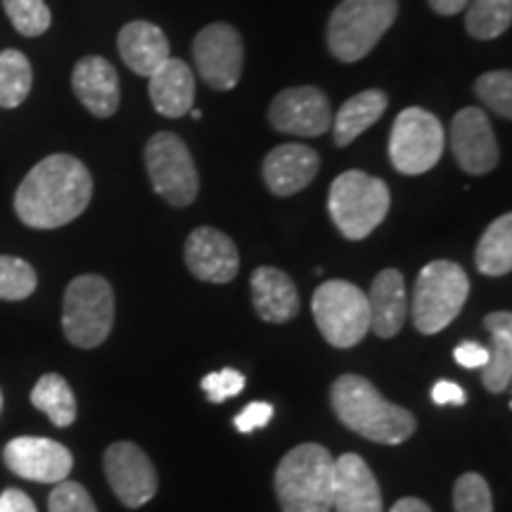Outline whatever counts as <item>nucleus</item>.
Here are the masks:
<instances>
[{"instance_id":"f257e3e1","label":"nucleus","mask_w":512,"mask_h":512,"mask_svg":"<svg viewBox=\"0 0 512 512\" xmlns=\"http://www.w3.org/2000/svg\"><path fill=\"white\" fill-rule=\"evenodd\" d=\"M93 200V176L74 155H48L15 192L17 219L36 230H55L79 219Z\"/></svg>"},{"instance_id":"f03ea898","label":"nucleus","mask_w":512,"mask_h":512,"mask_svg":"<svg viewBox=\"0 0 512 512\" xmlns=\"http://www.w3.org/2000/svg\"><path fill=\"white\" fill-rule=\"evenodd\" d=\"M330 401L344 427L375 444H403L418 427L411 411L384 399L375 384L361 375L337 377L330 389Z\"/></svg>"},{"instance_id":"7ed1b4c3","label":"nucleus","mask_w":512,"mask_h":512,"mask_svg":"<svg viewBox=\"0 0 512 512\" xmlns=\"http://www.w3.org/2000/svg\"><path fill=\"white\" fill-rule=\"evenodd\" d=\"M283 512H332L335 458L325 446H294L273 477Z\"/></svg>"},{"instance_id":"20e7f679","label":"nucleus","mask_w":512,"mask_h":512,"mask_svg":"<svg viewBox=\"0 0 512 512\" xmlns=\"http://www.w3.org/2000/svg\"><path fill=\"white\" fill-rule=\"evenodd\" d=\"M392 192L382 178L366 171H344L330 185L328 211L339 233L347 240H366L387 219Z\"/></svg>"},{"instance_id":"39448f33","label":"nucleus","mask_w":512,"mask_h":512,"mask_svg":"<svg viewBox=\"0 0 512 512\" xmlns=\"http://www.w3.org/2000/svg\"><path fill=\"white\" fill-rule=\"evenodd\" d=\"M399 15V0H342L328 19V50L344 64L375 50Z\"/></svg>"},{"instance_id":"423d86ee","label":"nucleus","mask_w":512,"mask_h":512,"mask_svg":"<svg viewBox=\"0 0 512 512\" xmlns=\"http://www.w3.org/2000/svg\"><path fill=\"white\" fill-rule=\"evenodd\" d=\"M470 297V278L456 261L437 259L422 268L413 287V323L422 335L446 330Z\"/></svg>"},{"instance_id":"0eeeda50","label":"nucleus","mask_w":512,"mask_h":512,"mask_svg":"<svg viewBox=\"0 0 512 512\" xmlns=\"http://www.w3.org/2000/svg\"><path fill=\"white\" fill-rule=\"evenodd\" d=\"M114 290L102 275H79L67 285L62 302V330L79 349H95L114 325Z\"/></svg>"},{"instance_id":"6e6552de","label":"nucleus","mask_w":512,"mask_h":512,"mask_svg":"<svg viewBox=\"0 0 512 512\" xmlns=\"http://www.w3.org/2000/svg\"><path fill=\"white\" fill-rule=\"evenodd\" d=\"M311 313L325 342L335 349H351L370 332L368 297L349 280H328L318 285Z\"/></svg>"},{"instance_id":"1a4fd4ad","label":"nucleus","mask_w":512,"mask_h":512,"mask_svg":"<svg viewBox=\"0 0 512 512\" xmlns=\"http://www.w3.org/2000/svg\"><path fill=\"white\" fill-rule=\"evenodd\" d=\"M444 145L446 131L437 114L422 107H406L394 119L389 162L403 176H422L439 164Z\"/></svg>"},{"instance_id":"9d476101","label":"nucleus","mask_w":512,"mask_h":512,"mask_svg":"<svg viewBox=\"0 0 512 512\" xmlns=\"http://www.w3.org/2000/svg\"><path fill=\"white\" fill-rule=\"evenodd\" d=\"M145 166L152 188L171 207H190L200 192V174L181 136L159 131L145 145Z\"/></svg>"},{"instance_id":"9b49d317","label":"nucleus","mask_w":512,"mask_h":512,"mask_svg":"<svg viewBox=\"0 0 512 512\" xmlns=\"http://www.w3.org/2000/svg\"><path fill=\"white\" fill-rule=\"evenodd\" d=\"M197 74L214 91H233L245 67V46L235 27L226 22L207 24L192 41Z\"/></svg>"},{"instance_id":"f8f14e48","label":"nucleus","mask_w":512,"mask_h":512,"mask_svg":"<svg viewBox=\"0 0 512 512\" xmlns=\"http://www.w3.org/2000/svg\"><path fill=\"white\" fill-rule=\"evenodd\" d=\"M268 121L278 133L297 138H320L332 126L328 95L316 86H294L275 95Z\"/></svg>"},{"instance_id":"ddd939ff","label":"nucleus","mask_w":512,"mask_h":512,"mask_svg":"<svg viewBox=\"0 0 512 512\" xmlns=\"http://www.w3.org/2000/svg\"><path fill=\"white\" fill-rule=\"evenodd\" d=\"M105 477L126 508H143L155 498L159 477L147 453L133 441H117L105 451Z\"/></svg>"},{"instance_id":"4468645a","label":"nucleus","mask_w":512,"mask_h":512,"mask_svg":"<svg viewBox=\"0 0 512 512\" xmlns=\"http://www.w3.org/2000/svg\"><path fill=\"white\" fill-rule=\"evenodd\" d=\"M451 152L465 174L486 176L498 166L501 150L482 107H463L451 121Z\"/></svg>"},{"instance_id":"2eb2a0df","label":"nucleus","mask_w":512,"mask_h":512,"mask_svg":"<svg viewBox=\"0 0 512 512\" xmlns=\"http://www.w3.org/2000/svg\"><path fill=\"white\" fill-rule=\"evenodd\" d=\"M5 465L17 477L41 484H60L74 467L72 451L46 437H17L3 451Z\"/></svg>"},{"instance_id":"dca6fc26","label":"nucleus","mask_w":512,"mask_h":512,"mask_svg":"<svg viewBox=\"0 0 512 512\" xmlns=\"http://www.w3.org/2000/svg\"><path fill=\"white\" fill-rule=\"evenodd\" d=\"M185 266L202 283L228 285L240 271L238 245L219 228L200 226L185 240Z\"/></svg>"},{"instance_id":"f3484780","label":"nucleus","mask_w":512,"mask_h":512,"mask_svg":"<svg viewBox=\"0 0 512 512\" xmlns=\"http://www.w3.org/2000/svg\"><path fill=\"white\" fill-rule=\"evenodd\" d=\"M72 91L76 100L93 117L110 119L117 114L121 102L119 74L110 60L100 55H86L74 64Z\"/></svg>"},{"instance_id":"a211bd4d","label":"nucleus","mask_w":512,"mask_h":512,"mask_svg":"<svg viewBox=\"0 0 512 512\" xmlns=\"http://www.w3.org/2000/svg\"><path fill=\"white\" fill-rule=\"evenodd\" d=\"M320 157L313 147L304 143H283L273 147L264 159L261 174L268 190L278 197H290L309 188L318 176Z\"/></svg>"},{"instance_id":"6ab92c4d","label":"nucleus","mask_w":512,"mask_h":512,"mask_svg":"<svg viewBox=\"0 0 512 512\" xmlns=\"http://www.w3.org/2000/svg\"><path fill=\"white\" fill-rule=\"evenodd\" d=\"M332 508L335 512H384L380 484L366 460L356 453L335 458Z\"/></svg>"},{"instance_id":"aec40b11","label":"nucleus","mask_w":512,"mask_h":512,"mask_svg":"<svg viewBox=\"0 0 512 512\" xmlns=\"http://www.w3.org/2000/svg\"><path fill=\"white\" fill-rule=\"evenodd\" d=\"M117 48L126 67L138 76L155 74L171 57L169 38L147 19H133L124 24L117 36Z\"/></svg>"},{"instance_id":"412c9836","label":"nucleus","mask_w":512,"mask_h":512,"mask_svg":"<svg viewBox=\"0 0 512 512\" xmlns=\"http://www.w3.org/2000/svg\"><path fill=\"white\" fill-rule=\"evenodd\" d=\"M368 309H370V330L377 337L389 339L396 337L406 323L408 316V297L406 280L396 268H384L370 285Z\"/></svg>"},{"instance_id":"4be33fe9","label":"nucleus","mask_w":512,"mask_h":512,"mask_svg":"<svg viewBox=\"0 0 512 512\" xmlns=\"http://www.w3.org/2000/svg\"><path fill=\"white\" fill-rule=\"evenodd\" d=\"M150 102L157 114L166 119H181L195 105V74L188 62L169 57L155 74L147 76Z\"/></svg>"},{"instance_id":"5701e85b","label":"nucleus","mask_w":512,"mask_h":512,"mask_svg":"<svg viewBox=\"0 0 512 512\" xmlns=\"http://www.w3.org/2000/svg\"><path fill=\"white\" fill-rule=\"evenodd\" d=\"M252 304L266 323L283 325L299 313V292L292 278L275 266H259L252 273Z\"/></svg>"},{"instance_id":"b1692460","label":"nucleus","mask_w":512,"mask_h":512,"mask_svg":"<svg viewBox=\"0 0 512 512\" xmlns=\"http://www.w3.org/2000/svg\"><path fill=\"white\" fill-rule=\"evenodd\" d=\"M389 98L384 91L370 88V91L356 93L339 107L332 119V138L337 147H349L356 138H361L370 126H375L387 112Z\"/></svg>"},{"instance_id":"393cba45","label":"nucleus","mask_w":512,"mask_h":512,"mask_svg":"<svg viewBox=\"0 0 512 512\" xmlns=\"http://www.w3.org/2000/svg\"><path fill=\"white\" fill-rule=\"evenodd\" d=\"M477 271L489 278H503L512 271V214H503L484 230L475 249Z\"/></svg>"},{"instance_id":"a878e982","label":"nucleus","mask_w":512,"mask_h":512,"mask_svg":"<svg viewBox=\"0 0 512 512\" xmlns=\"http://www.w3.org/2000/svg\"><path fill=\"white\" fill-rule=\"evenodd\" d=\"M31 403L46 413L55 427H69L76 420V399L67 380L57 373L43 375L31 389Z\"/></svg>"},{"instance_id":"bb28decb","label":"nucleus","mask_w":512,"mask_h":512,"mask_svg":"<svg viewBox=\"0 0 512 512\" xmlns=\"http://www.w3.org/2000/svg\"><path fill=\"white\" fill-rule=\"evenodd\" d=\"M31 86H34V72H31L29 57L15 48L3 50L0 53V107L15 110L29 98Z\"/></svg>"},{"instance_id":"cd10ccee","label":"nucleus","mask_w":512,"mask_h":512,"mask_svg":"<svg viewBox=\"0 0 512 512\" xmlns=\"http://www.w3.org/2000/svg\"><path fill=\"white\" fill-rule=\"evenodd\" d=\"M512 24V0H470L465 12L467 34L477 41H494Z\"/></svg>"},{"instance_id":"c85d7f7f","label":"nucleus","mask_w":512,"mask_h":512,"mask_svg":"<svg viewBox=\"0 0 512 512\" xmlns=\"http://www.w3.org/2000/svg\"><path fill=\"white\" fill-rule=\"evenodd\" d=\"M38 287V275L29 261L17 256H0V299L3 302H22L29 299Z\"/></svg>"},{"instance_id":"c756f323","label":"nucleus","mask_w":512,"mask_h":512,"mask_svg":"<svg viewBox=\"0 0 512 512\" xmlns=\"http://www.w3.org/2000/svg\"><path fill=\"white\" fill-rule=\"evenodd\" d=\"M3 10L12 27L27 38L43 36L53 24L46 0H3Z\"/></svg>"},{"instance_id":"7c9ffc66","label":"nucleus","mask_w":512,"mask_h":512,"mask_svg":"<svg viewBox=\"0 0 512 512\" xmlns=\"http://www.w3.org/2000/svg\"><path fill=\"white\" fill-rule=\"evenodd\" d=\"M512 380V335H491L489 361L482 368V382L486 392L503 394Z\"/></svg>"},{"instance_id":"2f4dec72","label":"nucleus","mask_w":512,"mask_h":512,"mask_svg":"<svg viewBox=\"0 0 512 512\" xmlns=\"http://www.w3.org/2000/svg\"><path fill=\"white\" fill-rule=\"evenodd\" d=\"M475 95L498 117L512 119V74L508 69H494L479 76Z\"/></svg>"},{"instance_id":"473e14b6","label":"nucleus","mask_w":512,"mask_h":512,"mask_svg":"<svg viewBox=\"0 0 512 512\" xmlns=\"http://www.w3.org/2000/svg\"><path fill=\"white\" fill-rule=\"evenodd\" d=\"M453 508L456 512H494L489 482L477 472H465L453 486Z\"/></svg>"},{"instance_id":"72a5a7b5","label":"nucleus","mask_w":512,"mask_h":512,"mask_svg":"<svg viewBox=\"0 0 512 512\" xmlns=\"http://www.w3.org/2000/svg\"><path fill=\"white\" fill-rule=\"evenodd\" d=\"M50 512H98V505L79 482L64 479L48 498Z\"/></svg>"},{"instance_id":"f704fd0d","label":"nucleus","mask_w":512,"mask_h":512,"mask_svg":"<svg viewBox=\"0 0 512 512\" xmlns=\"http://www.w3.org/2000/svg\"><path fill=\"white\" fill-rule=\"evenodd\" d=\"M202 389L211 403H223L238 396L245 389V375L233 368H223L219 373H209L202 377Z\"/></svg>"},{"instance_id":"c9c22d12","label":"nucleus","mask_w":512,"mask_h":512,"mask_svg":"<svg viewBox=\"0 0 512 512\" xmlns=\"http://www.w3.org/2000/svg\"><path fill=\"white\" fill-rule=\"evenodd\" d=\"M271 418H273L271 403L254 401V403H249V406L238 415V418H235V427H238L242 434H249L254 430H261V427H266L268 422H271Z\"/></svg>"},{"instance_id":"e433bc0d","label":"nucleus","mask_w":512,"mask_h":512,"mask_svg":"<svg viewBox=\"0 0 512 512\" xmlns=\"http://www.w3.org/2000/svg\"><path fill=\"white\" fill-rule=\"evenodd\" d=\"M453 358L458 361V366H463L467 370H477L484 368L486 361H489V349L482 347L479 342H463L453 349Z\"/></svg>"},{"instance_id":"4c0bfd02","label":"nucleus","mask_w":512,"mask_h":512,"mask_svg":"<svg viewBox=\"0 0 512 512\" xmlns=\"http://www.w3.org/2000/svg\"><path fill=\"white\" fill-rule=\"evenodd\" d=\"M432 401L437 403V406H446V403L448 406H465L467 394L460 384L451 380H439L432 389Z\"/></svg>"},{"instance_id":"58836bf2","label":"nucleus","mask_w":512,"mask_h":512,"mask_svg":"<svg viewBox=\"0 0 512 512\" xmlns=\"http://www.w3.org/2000/svg\"><path fill=\"white\" fill-rule=\"evenodd\" d=\"M0 512H38L31 498L19 489H5L0 494Z\"/></svg>"},{"instance_id":"ea45409f","label":"nucleus","mask_w":512,"mask_h":512,"mask_svg":"<svg viewBox=\"0 0 512 512\" xmlns=\"http://www.w3.org/2000/svg\"><path fill=\"white\" fill-rule=\"evenodd\" d=\"M484 328L489 335H512V313L510 311H494L484 318Z\"/></svg>"},{"instance_id":"a19ab883","label":"nucleus","mask_w":512,"mask_h":512,"mask_svg":"<svg viewBox=\"0 0 512 512\" xmlns=\"http://www.w3.org/2000/svg\"><path fill=\"white\" fill-rule=\"evenodd\" d=\"M427 3H430V8L437 12V15L453 17L458 15V12H463L470 0H427Z\"/></svg>"},{"instance_id":"79ce46f5","label":"nucleus","mask_w":512,"mask_h":512,"mask_svg":"<svg viewBox=\"0 0 512 512\" xmlns=\"http://www.w3.org/2000/svg\"><path fill=\"white\" fill-rule=\"evenodd\" d=\"M389 512H432L430 505H427L425 501H420V498H401L399 503H394V508Z\"/></svg>"},{"instance_id":"37998d69","label":"nucleus","mask_w":512,"mask_h":512,"mask_svg":"<svg viewBox=\"0 0 512 512\" xmlns=\"http://www.w3.org/2000/svg\"><path fill=\"white\" fill-rule=\"evenodd\" d=\"M0 411H3V392H0Z\"/></svg>"}]
</instances>
